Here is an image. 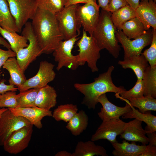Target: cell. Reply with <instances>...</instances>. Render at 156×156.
Instances as JSON below:
<instances>
[{
  "instance_id": "484cf974",
  "label": "cell",
  "mask_w": 156,
  "mask_h": 156,
  "mask_svg": "<svg viewBox=\"0 0 156 156\" xmlns=\"http://www.w3.org/2000/svg\"><path fill=\"white\" fill-rule=\"evenodd\" d=\"M0 26L10 31L20 32L11 14L7 0H0Z\"/></svg>"
},
{
  "instance_id": "d6986e66",
  "label": "cell",
  "mask_w": 156,
  "mask_h": 156,
  "mask_svg": "<svg viewBox=\"0 0 156 156\" xmlns=\"http://www.w3.org/2000/svg\"><path fill=\"white\" fill-rule=\"evenodd\" d=\"M119 65L124 69L130 68L135 73L137 79H142L144 72L149 66L143 55H133L119 60Z\"/></svg>"
},
{
  "instance_id": "6da1fadb",
  "label": "cell",
  "mask_w": 156,
  "mask_h": 156,
  "mask_svg": "<svg viewBox=\"0 0 156 156\" xmlns=\"http://www.w3.org/2000/svg\"><path fill=\"white\" fill-rule=\"evenodd\" d=\"M31 20L33 31L43 53H53L63 40L55 14L38 7Z\"/></svg>"
},
{
  "instance_id": "836d02e7",
  "label": "cell",
  "mask_w": 156,
  "mask_h": 156,
  "mask_svg": "<svg viewBox=\"0 0 156 156\" xmlns=\"http://www.w3.org/2000/svg\"><path fill=\"white\" fill-rule=\"evenodd\" d=\"M38 7L55 14L64 8L68 0H36Z\"/></svg>"
},
{
  "instance_id": "3957f363",
  "label": "cell",
  "mask_w": 156,
  "mask_h": 156,
  "mask_svg": "<svg viewBox=\"0 0 156 156\" xmlns=\"http://www.w3.org/2000/svg\"><path fill=\"white\" fill-rule=\"evenodd\" d=\"M111 13L102 10L97 25L92 36L100 51L105 49L115 58L118 57L121 49L116 35V29L111 18Z\"/></svg>"
},
{
  "instance_id": "f35d334b",
  "label": "cell",
  "mask_w": 156,
  "mask_h": 156,
  "mask_svg": "<svg viewBox=\"0 0 156 156\" xmlns=\"http://www.w3.org/2000/svg\"><path fill=\"white\" fill-rule=\"evenodd\" d=\"M127 5H129L125 0H111L108 5V11L112 13Z\"/></svg>"
},
{
  "instance_id": "2e32d148",
  "label": "cell",
  "mask_w": 156,
  "mask_h": 156,
  "mask_svg": "<svg viewBox=\"0 0 156 156\" xmlns=\"http://www.w3.org/2000/svg\"><path fill=\"white\" fill-rule=\"evenodd\" d=\"M135 11L136 17L147 31L151 27L156 29V4L153 0H141Z\"/></svg>"
},
{
  "instance_id": "b9f144b4",
  "label": "cell",
  "mask_w": 156,
  "mask_h": 156,
  "mask_svg": "<svg viewBox=\"0 0 156 156\" xmlns=\"http://www.w3.org/2000/svg\"><path fill=\"white\" fill-rule=\"evenodd\" d=\"M156 146L148 144L146 145L144 151L140 156H156Z\"/></svg>"
},
{
  "instance_id": "f907efd6",
  "label": "cell",
  "mask_w": 156,
  "mask_h": 156,
  "mask_svg": "<svg viewBox=\"0 0 156 156\" xmlns=\"http://www.w3.org/2000/svg\"></svg>"
},
{
  "instance_id": "74e56055",
  "label": "cell",
  "mask_w": 156,
  "mask_h": 156,
  "mask_svg": "<svg viewBox=\"0 0 156 156\" xmlns=\"http://www.w3.org/2000/svg\"><path fill=\"white\" fill-rule=\"evenodd\" d=\"M16 56V53L11 49L5 50L0 48V81L1 80V67L9 58L15 57Z\"/></svg>"
},
{
  "instance_id": "c3c4849f",
  "label": "cell",
  "mask_w": 156,
  "mask_h": 156,
  "mask_svg": "<svg viewBox=\"0 0 156 156\" xmlns=\"http://www.w3.org/2000/svg\"><path fill=\"white\" fill-rule=\"evenodd\" d=\"M7 108L3 107L2 108H0V117H1L2 113L7 109Z\"/></svg>"
},
{
  "instance_id": "7c38bea8",
  "label": "cell",
  "mask_w": 156,
  "mask_h": 156,
  "mask_svg": "<svg viewBox=\"0 0 156 156\" xmlns=\"http://www.w3.org/2000/svg\"><path fill=\"white\" fill-rule=\"evenodd\" d=\"M30 124L27 119L14 115L7 108L0 117V146H3L13 132Z\"/></svg>"
},
{
  "instance_id": "9a60e30c",
  "label": "cell",
  "mask_w": 156,
  "mask_h": 156,
  "mask_svg": "<svg viewBox=\"0 0 156 156\" xmlns=\"http://www.w3.org/2000/svg\"><path fill=\"white\" fill-rule=\"evenodd\" d=\"M76 14L83 29L88 32L90 36H92L99 21V8L90 3H85L82 6L79 4Z\"/></svg>"
},
{
  "instance_id": "f6af8a7d",
  "label": "cell",
  "mask_w": 156,
  "mask_h": 156,
  "mask_svg": "<svg viewBox=\"0 0 156 156\" xmlns=\"http://www.w3.org/2000/svg\"><path fill=\"white\" fill-rule=\"evenodd\" d=\"M129 5L135 10L137 8L139 3L140 0H125Z\"/></svg>"
},
{
  "instance_id": "ac0fdd59",
  "label": "cell",
  "mask_w": 156,
  "mask_h": 156,
  "mask_svg": "<svg viewBox=\"0 0 156 156\" xmlns=\"http://www.w3.org/2000/svg\"><path fill=\"white\" fill-rule=\"evenodd\" d=\"M142 122L134 119L126 122L122 132L120 135L121 139L126 140L141 142L146 145L148 143V139L146 135V131L142 126Z\"/></svg>"
},
{
  "instance_id": "7a4b0ae2",
  "label": "cell",
  "mask_w": 156,
  "mask_h": 156,
  "mask_svg": "<svg viewBox=\"0 0 156 156\" xmlns=\"http://www.w3.org/2000/svg\"><path fill=\"white\" fill-rule=\"evenodd\" d=\"M114 69L113 66H110L106 72L100 74L92 83L74 84L75 88L84 95L82 104L89 109H94L101 95L109 92L119 94L126 90L123 87H117L113 83L111 75Z\"/></svg>"
},
{
  "instance_id": "7bdbcfd3",
  "label": "cell",
  "mask_w": 156,
  "mask_h": 156,
  "mask_svg": "<svg viewBox=\"0 0 156 156\" xmlns=\"http://www.w3.org/2000/svg\"><path fill=\"white\" fill-rule=\"evenodd\" d=\"M148 139L149 145L156 146V133L155 132L146 133Z\"/></svg>"
},
{
  "instance_id": "1f68e13d",
  "label": "cell",
  "mask_w": 156,
  "mask_h": 156,
  "mask_svg": "<svg viewBox=\"0 0 156 156\" xmlns=\"http://www.w3.org/2000/svg\"><path fill=\"white\" fill-rule=\"evenodd\" d=\"M132 106L138 108L143 113L148 111H156V99L151 96H143L135 98L127 99Z\"/></svg>"
},
{
  "instance_id": "d590c367",
  "label": "cell",
  "mask_w": 156,
  "mask_h": 156,
  "mask_svg": "<svg viewBox=\"0 0 156 156\" xmlns=\"http://www.w3.org/2000/svg\"><path fill=\"white\" fill-rule=\"evenodd\" d=\"M152 40L150 47L142 53L151 67L156 66V29H152Z\"/></svg>"
},
{
  "instance_id": "8fae6325",
  "label": "cell",
  "mask_w": 156,
  "mask_h": 156,
  "mask_svg": "<svg viewBox=\"0 0 156 156\" xmlns=\"http://www.w3.org/2000/svg\"><path fill=\"white\" fill-rule=\"evenodd\" d=\"M33 126L31 124L13 132L3 145L4 150L9 153L16 154L27 148L31 139Z\"/></svg>"
},
{
  "instance_id": "e575fe53",
  "label": "cell",
  "mask_w": 156,
  "mask_h": 156,
  "mask_svg": "<svg viewBox=\"0 0 156 156\" xmlns=\"http://www.w3.org/2000/svg\"><path fill=\"white\" fill-rule=\"evenodd\" d=\"M144 86L142 79H137L135 86L128 91L121 92L119 94L121 98L128 99L141 97L144 96Z\"/></svg>"
},
{
  "instance_id": "603a6c76",
  "label": "cell",
  "mask_w": 156,
  "mask_h": 156,
  "mask_svg": "<svg viewBox=\"0 0 156 156\" xmlns=\"http://www.w3.org/2000/svg\"><path fill=\"white\" fill-rule=\"evenodd\" d=\"M107 156L106 150L103 146L95 144L93 141H79L72 156Z\"/></svg>"
},
{
  "instance_id": "60d3db41",
  "label": "cell",
  "mask_w": 156,
  "mask_h": 156,
  "mask_svg": "<svg viewBox=\"0 0 156 156\" xmlns=\"http://www.w3.org/2000/svg\"><path fill=\"white\" fill-rule=\"evenodd\" d=\"M96 0H68L65 7L79 3H90L99 8L96 2Z\"/></svg>"
},
{
  "instance_id": "681fc988",
  "label": "cell",
  "mask_w": 156,
  "mask_h": 156,
  "mask_svg": "<svg viewBox=\"0 0 156 156\" xmlns=\"http://www.w3.org/2000/svg\"><path fill=\"white\" fill-rule=\"evenodd\" d=\"M154 0V1L156 3V0Z\"/></svg>"
},
{
  "instance_id": "4dcf8cb0",
  "label": "cell",
  "mask_w": 156,
  "mask_h": 156,
  "mask_svg": "<svg viewBox=\"0 0 156 156\" xmlns=\"http://www.w3.org/2000/svg\"><path fill=\"white\" fill-rule=\"evenodd\" d=\"M78 110L77 105L72 103L61 105L54 110L52 116L57 121L63 120L68 122L77 113Z\"/></svg>"
},
{
  "instance_id": "4fadbf2b",
  "label": "cell",
  "mask_w": 156,
  "mask_h": 156,
  "mask_svg": "<svg viewBox=\"0 0 156 156\" xmlns=\"http://www.w3.org/2000/svg\"><path fill=\"white\" fill-rule=\"evenodd\" d=\"M115 96L116 98L126 102L125 107H118L110 102L106 93L101 95L98 97V103L101 104L102 107L98 114L103 122L119 118L120 116L131 110V108L128 99L120 97L119 94H117Z\"/></svg>"
},
{
  "instance_id": "d6a6232c",
  "label": "cell",
  "mask_w": 156,
  "mask_h": 156,
  "mask_svg": "<svg viewBox=\"0 0 156 156\" xmlns=\"http://www.w3.org/2000/svg\"><path fill=\"white\" fill-rule=\"evenodd\" d=\"M39 89L31 88L20 92L17 94V107H27L35 106V102Z\"/></svg>"
},
{
  "instance_id": "277c9868",
  "label": "cell",
  "mask_w": 156,
  "mask_h": 156,
  "mask_svg": "<svg viewBox=\"0 0 156 156\" xmlns=\"http://www.w3.org/2000/svg\"><path fill=\"white\" fill-rule=\"evenodd\" d=\"M29 44L27 47L18 51L16 59L23 71L25 72L30 64L40 55L43 52L33 31L31 23L28 21L22 31Z\"/></svg>"
},
{
  "instance_id": "7402d4cb",
  "label": "cell",
  "mask_w": 156,
  "mask_h": 156,
  "mask_svg": "<svg viewBox=\"0 0 156 156\" xmlns=\"http://www.w3.org/2000/svg\"><path fill=\"white\" fill-rule=\"evenodd\" d=\"M111 143L114 148L112 153L114 156H140L146 146V145H137L135 142L130 143L126 140L121 143L117 141Z\"/></svg>"
},
{
  "instance_id": "ba28073f",
  "label": "cell",
  "mask_w": 156,
  "mask_h": 156,
  "mask_svg": "<svg viewBox=\"0 0 156 156\" xmlns=\"http://www.w3.org/2000/svg\"><path fill=\"white\" fill-rule=\"evenodd\" d=\"M16 25L21 32L23 27L31 19L38 8L36 0H7Z\"/></svg>"
},
{
  "instance_id": "5b68a950",
  "label": "cell",
  "mask_w": 156,
  "mask_h": 156,
  "mask_svg": "<svg viewBox=\"0 0 156 156\" xmlns=\"http://www.w3.org/2000/svg\"><path fill=\"white\" fill-rule=\"evenodd\" d=\"M76 45L79 48L77 55L79 66H83L86 62L92 72H98L97 62L101 57V51L94 37L88 36L83 29L82 37L78 40Z\"/></svg>"
},
{
  "instance_id": "f1b7e54d",
  "label": "cell",
  "mask_w": 156,
  "mask_h": 156,
  "mask_svg": "<svg viewBox=\"0 0 156 156\" xmlns=\"http://www.w3.org/2000/svg\"><path fill=\"white\" fill-rule=\"evenodd\" d=\"M136 17L135 10L129 5L122 7L111 13V18L117 30H120L126 21Z\"/></svg>"
},
{
  "instance_id": "cb8c5ba5",
  "label": "cell",
  "mask_w": 156,
  "mask_h": 156,
  "mask_svg": "<svg viewBox=\"0 0 156 156\" xmlns=\"http://www.w3.org/2000/svg\"><path fill=\"white\" fill-rule=\"evenodd\" d=\"M130 105L131 110L124 114L122 118H134L144 122L147 125L144 129L146 134L156 131V116L151 114L150 111L143 113Z\"/></svg>"
},
{
  "instance_id": "44dd1931",
  "label": "cell",
  "mask_w": 156,
  "mask_h": 156,
  "mask_svg": "<svg viewBox=\"0 0 156 156\" xmlns=\"http://www.w3.org/2000/svg\"><path fill=\"white\" fill-rule=\"evenodd\" d=\"M2 67L9 73L10 76L9 80V84L18 88L26 80L24 72L15 57L9 58L3 64Z\"/></svg>"
},
{
  "instance_id": "7dc6e473",
  "label": "cell",
  "mask_w": 156,
  "mask_h": 156,
  "mask_svg": "<svg viewBox=\"0 0 156 156\" xmlns=\"http://www.w3.org/2000/svg\"><path fill=\"white\" fill-rule=\"evenodd\" d=\"M55 156H72V153L66 151H60L55 155Z\"/></svg>"
},
{
  "instance_id": "ffe728a7",
  "label": "cell",
  "mask_w": 156,
  "mask_h": 156,
  "mask_svg": "<svg viewBox=\"0 0 156 156\" xmlns=\"http://www.w3.org/2000/svg\"><path fill=\"white\" fill-rule=\"evenodd\" d=\"M57 94L54 88L48 84L39 89L36 100V106L50 110L57 104Z\"/></svg>"
},
{
  "instance_id": "52a82bcc",
  "label": "cell",
  "mask_w": 156,
  "mask_h": 156,
  "mask_svg": "<svg viewBox=\"0 0 156 156\" xmlns=\"http://www.w3.org/2000/svg\"><path fill=\"white\" fill-rule=\"evenodd\" d=\"M79 38L75 37L60 42L53 52L54 60L57 63V70L59 71L64 67L75 70L79 66L77 55H73L72 51Z\"/></svg>"
},
{
  "instance_id": "bcb514c9",
  "label": "cell",
  "mask_w": 156,
  "mask_h": 156,
  "mask_svg": "<svg viewBox=\"0 0 156 156\" xmlns=\"http://www.w3.org/2000/svg\"><path fill=\"white\" fill-rule=\"evenodd\" d=\"M0 45H1L6 47L8 49H11L9 43L3 38L0 37Z\"/></svg>"
},
{
  "instance_id": "4316f807",
  "label": "cell",
  "mask_w": 156,
  "mask_h": 156,
  "mask_svg": "<svg viewBox=\"0 0 156 156\" xmlns=\"http://www.w3.org/2000/svg\"><path fill=\"white\" fill-rule=\"evenodd\" d=\"M88 118L83 110L79 111L68 122L66 128L75 136L80 135L86 129Z\"/></svg>"
},
{
  "instance_id": "8992f818",
  "label": "cell",
  "mask_w": 156,
  "mask_h": 156,
  "mask_svg": "<svg viewBox=\"0 0 156 156\" xmlns=\"http://www.w3.org/2000/svg\"><path fill=\"white\" fill-rule=\"evenodd\" d=\"M78 5L65 7L62 11L55 14L63 40L77 37L80 34L81 25L76 14Z\"/></svg>"
},
{
  "instance_id": "30bf717a",
  "label": "cell",
  "mask_w": 156,
  "mask_h": 156,
  "mask_svg": "<svg viewBox=\"0 0 156 156\" xmlns=\"http://www.w3.org/2000/svg\"><path fill=\"white\" fill-rule=\"evenodd\" d=\"M54 67V65L51 63L46 60L41 61L36 74L26 79L20 87L17 88L18 90L21 92L31 88L40 89L47 85L55 78Z\"/></svg>"
},
{
  "instance_id": "e0dca14e",
  "label": "cell",
  "mask_w": 156,
  "mask_h": 156,
  "mask_svg": "<svg viewBox=\"0 0 156 156\" xmlns=\"http://www.w3.org/2000/svg\"><path fill=\"white\" fill-rule=\"evenodd\" d=\"M16 116L23 117L28 120L31 124L37 128L42 127L41 120L44 117L52 116V112L42 109L37 106L27 107L8 108Z\"/></svg>"
},
{
  "instance_id": "d4e9b609",
  "label": "cell",
  "mask_w": 156,
  "mask_h": 156,
  "mask_svg": "<svg viewBox=\"0 0 156 156\" xmlns=\"http://www.w3.org/2000/svg\"><path fill=\"white\" fill-rule=\"evenodd\" d=\"M120 30L130 39L138 38L148 31L142 23L136 17L124 23Z\"/></svg>"
},
{
  "instance_id": "ee69618b",
  "label": "cell",
  "mask_w": 156,
  "mask_h": 156,
  "mask_svg": "<svg viewBox=\"0 0 156 156\" xmlns=\"http://www.w3.org/2000/svg\"><path fill=\"white\" fill-rule=\"evenodd\" d=\"M98 5L99 8L101 7L102 10L108 11V5L111 0H97Z\"/></svg>"
},
{
  "instance_id": "ab89813d",
  "label": "cell",
  "mask_w": 156,
  "mask_h": 156,
  "mask_svg": "<svg viewBox=\"0 0 156 156\" xmlns=\"http://www.w3.org/2000/svg\"><path fill=\"white\" fill-rule=\"evenodd\" d=\"M6 80L3 79L0 80V96L2 94L9 91L16 92L18 90L17 88L15 86L10 84L7 85L5 83Z\"/></svg>"
},
{
  "instance_id": "f546056e",
  "label": "cell",
  "mask_w": 156,
  "mask_h": 156,
  "mask_svg": "<svg viewBox=\"0 0 156 156\" xmlns=\"http://www.w3.org/2000/svg\"><path fill=\"white\" fill-rule=\"evenodd\" d=\"M144 86V96L156 98V66H149L145 70L142 79Z\"/></svg>"
},
{
  "instance_id": "83f0119b",
  "label": "cell",
  "mask_w": 156,
  "mask_h": 156,
  "mask_svg": "<svg viewBox=\"0 0 156 156\" xmlns=\"http://www.w3.org/2000/svg\"><path fill=\"white\" fill-rule=\"evenodd\" d=\"M16 32L6 30L0 26V34L8 42L11 49L16 53L20 49L27 46L28 40L24 36Z\"/></svg>"
},
{
  "instance_id": "8d00e7d4",
  "label": "cell",
  "mask_w": 156,
  "mask_h": 156,
  "mask_svg": "<svg viewBox=\"0 0 156 156\" xmlns=\"http://www.w3.org/2000/svg\"><path fill=\"white\" fill-rule=\"evenodd\" d=\"M17 94L16 92L9 91L2 94L0 96V108L17 107Z\"/></svg>"
},
{
  "instance_id": "5bb4252c",
  "label": "cell",
  "mask_w": 156,
  "mask_h": 156,
  "mask_svg": "<svg viewBox=\"0 0 156 156\" xmlns=\"http://www.w3.org/2000/svg\"><path fill=\"white\" fill-rule=\"evenodd\" d=\"M126 123L120 118L103 122L92 135L91 140L106 139L111 143L116 142L117 136L122 132Z\"/></svg>"
},
{
  "instance_id": "9c48e42d",
  "label": "cell",
  "mask_w": 156,
  "mask_h": 156,
  "mask_svg": "<svg viewBox=\"0 0 156 156\" xmlns=\"http://www.w3.org/2000/svg\"><path fill=\"white\" fill-rule=\"evenodd\" d=\"M116 35L117 40L121 45L124 51V59L142 53L145 47L151 44L153 37L152 30L140 37L131 40L120 30H116Z\"/></svg>"
}]
</instances>
